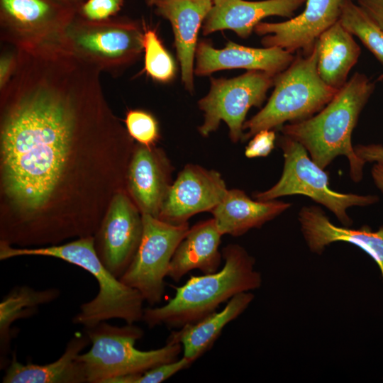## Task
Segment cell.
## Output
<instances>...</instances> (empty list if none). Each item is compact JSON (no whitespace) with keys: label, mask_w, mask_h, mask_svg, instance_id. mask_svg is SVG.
<instances>
[{"label":"cell","mask_w":383,"mask_h":383,"mask_svg":"<svg viewBox=\"0 0 383 383\" xmlns=\"http://www.w3.org/2000/svg\"><path fill=\"white\" fill-rule=\"evenodd\" d=\"M1 90L4 194L9 245H53L50 209L72 190L84 150L132 148L133 139L104 94L101 71L57 44L18 48Z\"/></svg>","instance_id":"obj_1"},{"label":"cell","mask_w":383,"mask_h":383,"mask_svg":"<svg viewBox=\"0 0 383 383\" xmlns=\"http://www.w3.org/2000/svg\"><path fill=\"white\" fill-rule=\"evenodd\" d=\"M225 262L216 272L192 276L176 288L173 298L162 306L144 309L142 321L150 328H180L216 311L235 295L259 288L260 272L255 259L240 245L229 244L222 250Z\"/></svg>","instance_id":"obj_2"},{"label":"cell","mask_w":383,"mask_h":383,"mask_svg":"<svg viewBox=\"0 0 383 383\" xmlns=\"http://www.w3.org/2000/svg\"><path fill=\"white\" fill-rule=\"evenodd\" d=\"M374 89V82L356 72L317 114L282 126L280 130L283 135L301 143L322 169L337 156H345L352 179L359 182L365 162L357 155L351 137L360 113Z\"/></svg>","instance_id":"obj_3"},{"label":"cell","mask_w":383,"mask_h":383,"mask_svg":"<svg viewBox=\"0 0 383 383\" xmlns=\"http://www.w3.org/2000/svg\"><path fill=\"white\" fill-rule=\"evenodd\" d=\"M23 255L56 257L82 267L96 279L99 292L94 299L80 306L72 318L74 324L83 326L85 329L114 318L123 320L128 324L142 320L143 297L138 290L121 282L105 267L96 252L93 236L36 248H16L1 241V260Z\"/></svg>","instance_id":"obj_4"},{"label":"cell","mask_w":383,"mask_h":383,"mask_svg":"<svg viewBox=\"0 0 383 383\" xmlns=\"http://www.w3.org/2000/svg\"><path fill=\"white\" fill-rule=\"evenodd\" d=\"M274 79V90L266 105L243 124L241 141L262 130L280 128L286 122L307 119L322 110L338 89L327 85L317 70L318 48L301 52Z\"/></svg>","instance_id":"obj_5"},{"label":"cell","mask_w":383,"mask_h":383,"mask_svg":"<svg viewBox=\"0 0 383 383\" xmlns=\"http://www.w3.org/2000/svg\"><path fill=\"white\" fill-rule=\"evenodd\" d=\"M90 349L79 356L87 383H111L118 377L141 374L159 365L174 361L182 350L180 343H166L162 348L140 350L135 343L143 335L134 324L119 327L102 321L85 328Z\"/></svg>","instance_id":"obj_6"},{"label":"cell","mask_w":383,"mask_h":383,"mask_svg":"<svg viewBox=\"0 0 383 383\" xmlns=\"http://www.w3.org/2000/svg\"><path fill=\"white\" fill-rule=\"evenodd\" d=\"M143 34L139 21L114 16L92 21L78 13L57 44L101 72L118 76L140 57Z\"/></svg>","instance_id":"obj_7"},{"label":"cell","mask_w":383,"mask_h":383,"mask_svg":"<svg viewBox=\"0 0 383 383\" xmlns=\"http://www.w3.org/2000/svg\"><path fill=\"white\" fill-rule=\"evenodd\" d=\"M283 151L284 168L279 180L270 189L253 194L258 201L303 194L331 211L345 226L352 220L346 210L353 206H367L378 201L377 196L343 194L331 189L328 174L311 160L306 149L296 140L283 135L278 141Z\"/></svg>","instance_id":"obj_8"},{"label":"cell","mask_w":383,"mask_h":383,"mask_svg":"<svg viewBox=\"0 0 383 383\" xmlns=\"http://www.w3.org/2000/svg\"><path fill=\"white\" fill-rule=\"evenodd\" d=\"M276 76L263 71L248 70L231 79L211 77L208 94L198 101L204 116V123L198 128L199 133L208 137L224 121L231 140H241L248 111L252 106L262 104Z\"/></svg>","instance_id":"obj_9"},{"label":"cell","mask_w":383,"mask_h":383,"mask_svg":"<svg viewBox=\"0 0 383 383\" xmlns=\"http://www.w3.org/2000/svg\"><path fill=\"white\" fill-rule=\"evenodd\" d=\"M143 231L138 250L121 282L138 290L145 301L154 306L165 293V278L171 260L187 233L188 223L172 224L142 214Z\"/></svg>","instance_id":"obj_10"},{"label":"cell","mask_w":383,"mask_h":383,"mask_svg":"<svg viewBox=\"0 0 383 383\" xmlns=\"http://www.w3.org/2000/svg\"><path fill=\"white\" fill-rule=\"evenodd\" d=\"M77 14L64 0H0L1 40L14 48L58 43Z\"/></svg>","instance_id":"obj_11"},{"label":"cell","mask_w":383,"mask_h":383,"mask_svg":"<svg viewBox=\"0 0 383 383\" xmlns=\"http://www.w3.org/2000/svg\"><path fill=\"white\" fill-rule=\"evenodd\" d=\"M143 231L142 213L131 196L125 190L116 193L93 237L100 260L116 278L120 279L131 263Z\"/></svg>","instance_id":"obj_12"},{"label":"cell","mask_w":383,"mask_h":383,"mask_svg":"<svg viewBox=\"0 0 383 383\" xmlns=\"http://www.w3.org/2000/svg\"><path fill=\"white\" fill-rule=\"evenodd\" d=\"M228 191L218 172L187 164L172 182L158 218L176 225L188 223V219L195 214L211 212Z\"/></svg>","instance_id":"obj_13"},{"label":"cell","mask_w":383,"mask_h":383,"mask_svg":"<svg viewBox=\"0 0 383 383\" xmlns=\"http://www.w3.org/2000/svg\"><path fill=\"white\" fill-rule=\"evenodd\" d=\"M349 0H306L299 15L279 23L260 22L254 32L263 36L265 48L277 47L292 53L310 52L320 35L339 21Z\"/></svg>","instance_id":"obj_14"},{"label":"cell","mask_w":383,"mask_h":383,"mask_svg":"<svg viewBox=\"0 0 383 383\" xmlns=\"http://www.w3.org/2000/svg\"><path fill=\"white\" fill-rule=\"evenodd\" d=\"M174 170L162 149L141 144L134 147L127 172L126 188L142 214L158 218L173 182Z\"/></svg>","instance_id":"obj_15"},{"label":"cell","mask_w":383,"mask_h":383,"mask_svg":"<svg viewBox=\"0 0 383 383\" xmlns=\"http://www.w3.org/2000/svg\"><path fill=\"white\" fill-rule=\"evenodd\" d=\"M293 54L277 47L255 48L231 41L223 49H216L201 40L196 48L194 74L204 77L222 70L242 68L277 75L293 62Z\"/></svg>","instance_id":"obj_16"},{"label":"cell","mask_w":383,"mask_h":383,"mask_svg":"<svg viewBox=\"0 0 383 383\" xmlns=\"http://www.w3.org/2000/svg\"><path fill=\"white\" fill-rule=\"evenodd\" d=\"M146 4L170 21L182 81L184 88L192 93L198 33L212 7L213 0H149Z\"/></svg>","instance_id":"obj_17"},{"label":"cell","mask_w":383,"mask_h":383,"mask_svg":"<svg viewBox=\"0 0 383 383\" xmlns=\"http://www.w3.org/2000/svg\"><path fill=\"white\" fill-rule=\"evenodd\" d=\"M306 0H213L201 28L204 35L231 30L240 38H248L263 18L278 16L290 18Z\"/></svg>","instance_id":"obj_18"},{"label":"cell","mask_w":383,"mask_h":383,"mask_svg":"<svg viewBox=\"0 0 383 383\" xmlns=\"http://www.w3.org/2000/svg\"><path fill=\"white\" fill-rule=\"evenodd\" d=\"M299 221L304 237L312 252L321 254L332 243L353 244L367 252L378 265L383 277V226L372 231L367 226L359 229L339 227L331 222L324 211L315 206L303 207Z\"/></svg>","instance_id":"obj_19"},{"label":"cell","mask_w":383,"mask_h":383,"mask_svg":"<svg viewBox=\"0 0 383 383\" xmlns=\"http://www.w3.org/2000/svg\"><path fill=\"white\" fill-rule=\"evenodd\" d=\"M90 343L86 334L76 333L67 342L64 353L55 361L45 364L20 362L15 352L6 367L3 383H87L79 356Z\"/></svg>","instance_id":"obj_20"},{"label":"cell","mask_w":383,"mask_h":383,"mask_svg":"<svg viewBox=\"0 0 383 383\" xmlns=\"http://www.w3.org/2000/svg\"><path fill=\"white\" fill-rule=\"evenodd\" d=\"M222 235L213 218L189 228L173 255L167 277L179 282L193 270L204 274L217 272L222 257L219 251Z\"/></svg>","instance_id":"obj_21"},{"label":"cell","mask_w":383,"mask_h":383,"mask_svg":"<svg viewBox=\"0 0 383 383\" xmlns=\"http://www.w3.org/2000/svg\"><path fill=\"white\" fill-rule=\"evenodd\" d=\"M282 201H254L243 190H228L224 199L211 211L222 235L239 236L266 222L290 207Z\"/></svg>","instance_id":"obj_22"},{"label":"cell","mask_w":383,"mask_h":383,"mask_svg":"<svg viewBox=\"0 0 383 383\" xmlns=\"http://www.w3.org/2000/svg\"><path fill=\"white\" fill-rule=\"evenodd\" d=\"M253 299L254 295L249 292L235 295L222 310L172 331L167 343H180L183 356L194 363L212 348L225 326L237 318Z\"/></svg>","instance_id":"obj_23"},{"label":"cell","mask_w":383,"mask_h":383,"mask_svg":"<svg viewBox=\"0 0 383 383\" xmlns=\"http://www.w3.org/2000/svg\"><path fill=\"white\" fill-rule=\"evenodd\" d=\"M316 43L320 77L329 87L340 89L358 60L360 47L340 21L322 33Z\"/></svg>","instance_id":"obj_24"},{"label":"cell","mask_w":383,"mask_h":383,"mask_svg":"<svg viewBox=\"0 0 383 383\" xmlns=\"http://www.w3.org/2000/svg\"><path fill=\"white\" fill-rule=\"evenodd\" d=\"M60 291L56 288L35 289L27 285L15 287L0 303L1 368L8 366L6 358L11 351V343L15 335L12 324L18 320L35 314L41 305L57 299Z\"/></svg>","instance_id":"obj_25"},{"label":"cell","mask_w":383,"mask_h":383,"mask_svg":"<svg viewBox=\"0 0 383 383\" xmlns=\"http://www.w3.org/2000/svg\"><path fill=\"white\" fill-rule=\"evenodd\" d=\"M339 21L383 64V30L358 4L346 1Z\"/></svg>","instance_id":"obj_26"},{"label":"cell","mask_w":383,"mask_h":383,"mask_svg":"<svg viewBox=\"0 0 383 383\" xmlns=\"http://www.w3.org/2000/svg\"><path fill=\"white\" fill-rule=\"evenodd\" d=\"M143 28L144 71L157 82H171L177 72L174 60L164 47L156 30L146 27L144 22Z\"/></svg>","instance_id":"obj_27"},{"label":"cell","mask_w":383,"mask_h":383,"mask_svg":"<svg viewBox=\"0 0 383 383\" xmlns=\"http://www.w3.org/2000/svg\"><path fill=\"white\" fill-rule=\"evenodd\" d=\"M130 136L139 144L154 146L160 138L158 123L150 113L142 110H130L124 120Z\"/></svg>","instance_id":"obj_28"},{"label":"cell","mask_w":383,"mask_h":383,"mask_svg":"<svg viewBox=\"0 0 383 383\" xmlns=\"http://www.w3.org/2000/svg\"><path fill=\"white\" fill-rule=\"evenodd\" d=\"M192 364L189 360L183 356L174 361L159 365L141 374L118 377L111 383H160L189 367Z\"/></svg>","instance_id":"obj_29"},{"label":"cell","mask_w":383,"mask_h":383,"mask_svg":"<svg viewBox=\"0 0 383 383\" xmlns=\"http://www.w3.org/2000/svg\"><path fill=\"white\" fill-rule=\"evenodd\" d=\"M123 2V0H86L78 13L89 20H105L113 17L121 9Z\"/></svg>","instance_id":"obj_30"},{"label":"cell","mask_w":383,"mask_h":383,"mask_svg":"<svg viewBox=\"0 0 383 383\" xmlns=\"http://www.w3.org/2000/svg\"><path fill=\"white\" fill-rule=\"evenodd\" d=\"M252 138L245 150L248 158L266 157L274 148L276 135L273 130L260 131Z\"/></svg>","instance_id":"obj_31"},{"label":"cell","mask_w":383,"mask_h":383,"mask_svg":"<svg viewBox=\"0 0 383 383\" xmlns=\"http://www.w3.org/2000/svg\"><path fill=\"white\" fill-rule=\"evenodd\" d=\"M17 62V51L4 52L0 58V89L4 88L11 77Z\"/></svg>","instance_id":"obj_32"},{"label":"cell","mask_w":383,"mask_h":383,"mask_svg":"<svg viewBox=\"0 0 383 383\" xmlns=\"http://www.w3.org/2000/svg\"><path fill=\"white\" fill-rule=\"evenodd\" d=\"M358 5L383 30V0H357Z\"/></svg>","instance_id":"obj_33"},{"label":"cell","mask_w":383,"mask_h":383,"mask_svg":"<svg viewBox=\"0 0 383 383\" xmlns=\"http://www.w3.org/2000/svg\"><path fill=\"white\" fill-rule=\"evenodd\" d=\"M360 155L366 162H376L383 159V146L381 145H362L360 148Z\"/></svg>","instance_id":"obj_34"},{"label":"cell","mask_w":383,"mask_h":383,"mask_svg":"<svg viewBox=\"0 0 383 383\" xmlns=\"http://www.w3.org/2000/svg\"><path fill=\"white\" fill-rule=\"evenodd\" d=\"M372 176L376 186L383 193V159L376 161L372 170Z\"/></svg>","instance_id":"obj_35"},{"label":"cell","mask_w":383,"mask_h":383,"mask_svg":"<svg viewBox=\"0 0 383 383\" xmlns=\"http://www.w3.org/2000/svg\"><path fill=\"white\" fill-rule=\"evenodd\" d=\"M68 4L74 7L77 11H79L82 5L86 1V0H64Z\"/></svg>","instance_id":"obj_36"},{"label":"cell","mask_w":383,"mask_h":383,"mask_svg":"<svg viewBox=\"0 0 383 383\" xmlns=\"http://www.w3.org/2000/svg\"><path fill=\"white\" fill-rule=\"evenodd\" d=\"M149 1V0H145V3H146L147 1Z\"/></svg>","instance_id":"obj_37"}]
</instances>
